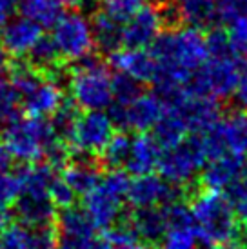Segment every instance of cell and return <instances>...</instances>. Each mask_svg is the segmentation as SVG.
Here are the masks:
<instances>
[{"instance_id":"obj_2","label":"cell","mask_w":247,"mask_h":249,"mask_svg":"<svg viewBox=\"0 0 247 249\" xmlns=\"http://www.w3.org/2000/svg\"><path fill=\"white\" fill-rule=\"evenodd\" d=\"M193 226L198 242L207 248H220L238 242L242 236V224L236 216L227 193L218 189H202L189 204Z\"/></svg>"},{"instance_id":"obj_17","label":"cell","mask_w":247,"mask_h":249,"mask_svg":"<svg viewBox=\"0 0 247 249\" xmlns=\"http://www.w3.org/2000/svg\"><path fill=\"white\" fill-rule=\"evenodd\" d=\"M196 29H209L218 24V0H173L167 17Z\"/></svg>"},{"instance_id":"obj_40","label":"cell","mask_w":247,"mask_h":249,"mask_svg":"<svg viewBox=\"0 0 247 249\" xmlns=\"http://www.w3.org/2000/svg\"><path fill=\"white\" fill-rule=\"evenodd\" d=\"M17 11V0H0V24H6Z\"/></svg>"},{"instance_id":"obj_32","label":"cell","mask_w":247,"mask_h":249,"mask_svg":"<svg viewBox=\"0 0 247 249\" xmlns=\"http://www.w3.org/2000/svg\"><path fill=\"white\" fill-rule=\"evenodd\" d=\"M58 229L56 222L28 228V249H56Z\"/></svg>"},{"instance_id":"obj_23","label":"cell","mask_w":247,"mask_h":249,"mask_svg":"<svg viewBox=\"0 0 247 249\" xmlns=\"http://www.w3.org/2000/svg\"><path fill=\"white\" fill-rule=\"evenodd\" d=\"M56 229L58 236H71V238H91L95 236L96 226L86 213L84 208L69 206V208L56 211Z\"/></svg>"},{"instance_id":"obj_19","label":"cell","mask_w":247,"mask_h":249,"mask_svg":"<svg viewBox=\"0 0 247 249\" xmlns=\"http://www.w3.org/2000/svg\"><path fill=\"white\" fill-rule=\"evenodd\" d=\"M40 35L42 28L36 22L20 17L6 22L4 29L0 31V42L11 56H24Z\"/></svg>"},{"instance_id":"obj_14","label":"cell","mask_w":247,"mask_h":249,"mask_svg":"<svg viewBox=\"0 0 247 249\" xmlns=\"http://www.w3.org/2000/svg\"><path fill=\"white\" fill-rule=\"evenodd\" d=\"M11 214L15 222L26 228L56 222V208L49 198L48 191L40 189H20L11 204Z\"/></svg>"},{"instance_id":"obj_13","label":"cell","mask_w":247,"mask_h":249,"mask_svg":"<svg viewBox=\"0 0 247 249\" xmlns=\"http://www.w3.org/2000/svg\"><path fill=\"white\" fill-rule=\"evenodd\" d=\"M176 198H182V191L178 189V186L169 184L167 180L153 173L137 175V178L129 182L127 195H125V200L135 209L165 206Z\"/></svg>"},{"instance_id":"obj_43","label":"cell","mask_w":247,"mask_h":249,"mask_svg":"<svg viewBox=\"0 0 247 249\" xmlns=\"http://www.w3.org/2000/svg\"><path fill=\"white\" fill-rule=\"evenodd\" d=\"M115 249H151V248H149V244L140 242V240H133V242L118 246V248H115Z\"/></svg>"},{"instance_id":"obj_27","label":"cell","mask_w":247,"mask_h":249,"mask_svg":"<svg viewBox=\"0 0 247 249\" xmlns=\"http://www.w3.org/2000/svg\"><path fill=\"white\" fill-rule=\"evenodd\" d=\"M78 115H80V107L75 104V100L69 95H66L64 100L60 102V106L49 115L51 117L49 124H51V129H53L56 139H60L62 142L71 145V137H73V131H75Z\"/></svg>"},{"instance_id":"obj_25","label":"cell","mask_w":247,"mask_h":249,"mask_svg":"<svg viewBox=\"0 0 247 249\" xmlns=\"http://www.w3.org/2000/svg\"><path fill=\"white\" fill-rule=\"evenodd\" d=\"M68 0H22L20 11L40 28H53L66 13Z\"/></svg>"},{"instance_id":"obj_8","label":"cell","mask_w":247,"mask_h":249,"mask_svg":"<svg viewBox=\"0 0 247 249\" xmlns=\"http://www.w3.org/2000/svg\"><path fill=\"white\" fill-rule=\"evenodd\" d=\"M206 159H214L222 155L247 157V115L231 113L220 117L209 129L200 133Z\"/></svg>"},{"instance_id":"obj_39","label":"cell","mask_w":247,"mask_h":249,"mask_svg":"<svg viewBox=\"0 0 247 249\" xmlns=\"http://www.w3.org/2000/svg\"><path fill=\"white\" fill-rule=\"evenodd\" d=\"M233 93H234V98H236L238 106H240L242 109L247 111V73L246 75H240V80H238Z\"/></svg>"},{"instance_id":"obj_20","label":"cell","mask_w":247,"mask_h":249,"mask_svg":"<svg viewBox=\"0 0 247 249\" xmlns=\"http://www.w3.org/2000/svg\"><path fill=\"white\" fill-rule=\"evenodd\" d=\"M66 93L56 84L49 82L48 78H42L33 89L20 97L22 115L28 117H49L60 106Z\"/></svg>"},{"instance_id":"obj_31","label":"cell","mask_w":247,"mask_h":249,"mask_svg":"<svg viewBox=\"0 0 247 249\" xmlns=\"http://www.w3.org/2000/svg\"><path fill=\"white\" fill-rule=\"evenodd\" d=\"M226 35L231 55L242 64V68H247V18L229 24V31Z\"/></svg>"},{"instance_id":"obj_34","label":"cell","mask_w":247,"mask_h":249,"mask_svg":"<svg viewBox=\"0 0 247 249\" xmlns=\"http://www.w3.org/2000/svg\"><path fill=\"white\" fill-rule=\"evenodd\" d=\"M111 91H113V102H117V104H125L137 97L138 93H142L140 82L129 78L127 75H122V73L111 76Z\"/></svg>"},{"instance_id":"obj_26","label":"cell","mask_w":247,"mask_h":249,"mask_svg":"<svg viewBox=\"0 0 247 249\" xmlns=\"http://www.w3.org/2000/svg\"><path fill=\"white\" fill-rule=\"evenodd\" d=\"M187 133L189 131L182 122V118L169 109H164L162 117L153 125V139L160 149H165V147H171V145L182 142L187 137Z\"/></svg>"},{"instance_id":"obj_12","label":"cell","mask_w":247,"mask_h":249,"mask_svg":"<svg viewBox=\"0 0 247 249\" xmlns=\"http://www.w3.org/2000/svg\"><path fill=\"white\" fill-rule=\"evenodd\" d=\"M113 122L109 115L102 111H88L80 113L75 124V131L71 137V149L73 153H82L96 157L102 153L104 145L113 135Z\"/></svg>"},{"instance_id":"obj_3","label":"cell","mask_w":247,"mask_h":249,"mask_svg":"<svg viewBox=\"0 0 247 249\" xmlns=\"http://www.w3.org/2000/svg\"><path fill=\"white\" fill-rule=\"evenodd\" d=\"M69 97L80 109L102 111L113 102L111 75L102 56L91 51L88 55L68 62Z\"/></svg>"},{"instance_id":"obj_6","label":"cell","mask_w":247,"mask_h":249,"mask_svg":"<svg viewBox=\"0 0 247 249\" xmlns=\"http://www.w3.org/2000/svg\"><path fill=\"white\" fill-rule=\"evenodd\" d=\"M206 151L200 135L185 137L182 142L160 151L157 169L160 177L175 186H189L206 164Z\"/></svg>"},{"instance_id":"obj_1","label":"cell","mask_w":247,"mask_h":249,"mask_svg":"<svg viewBox=\"0 0 247 249\" xmlns=\"http://www.w3.org/2000/svg\"><path fill=\"white\" fill-rule=\"evenodd\" d=\"M149 48L157 62L153 84L157 86L158 95L185 86L207 60L206 35L202 29L191 26L162 31Z\"/></svg>"},{"instance_id":"obj_10","label":"cell","mask_w":247,"mask_h":249,"mask_svg":"<svg viewBox=\"0 0 247 249\" xmlns=\"http://www.w3.org/2000/svg\"><path fill=\"white\" fill-rule=\"evenodd\" d=\"M53 40L66 62H73L95 49L91 22L82 11H69L53 26Z\"/></svg>"},{"instance_id":"obj_41","label":"cell","mask_w":247,"mask_h":249,"mask_svg":"<svg viewBox=\"0 0 247 249\" xmlns=\"http://www.w3.org/2000/svg\"><path fill=\"white\" fill-rule=\"evenodd\" d=\"M11 162H13V157L7 149V145L4 144V140L0 139V171H7L11 167Z\"/></svg>"},{"instance_id":"obj_45","label":"cell","mask_w":247,"mask_h":249,"mask_svg":"<svg viewBox=\"0 0 247 249\" xmlns=\"http://www.w3.org/2000/svg\"><path fill=\"white\" fill-rule=\"evenodd\" d=\"M95 2H98V0H89V4H91V6H93V4H95Z\"/></svg>"},{"instance_id":"obj_29","label":"cell","mask_w":247,"mask_h":249,"mask_svg":"<svg viewBox=\"0 0 247 249\" xmlns=\"http://www.w3.org/2000/svg\"><path fill=\"white\" fill-rule=\"evenodd\" d=\"M160 249H196L198 236L193 224H176L165 229L160 240Z\"/></svg>"},{"instance_id":"obj_5","label":"cell","mask_w":247,"mask_h":249,"mask_svg":"<svg viewBox=\"0 0 247 249\" xmlns=\"http://www.w3.org/2000/svg\"><path fill=\"white\" fill-rule=\"evenodd\" d=\"M4 144L20 162L40 160L44 151L56 140L51 124L46 117H18L4 125Z\"/></svg>"},{"instance_id":"obj_37","label":"cell","mask_w":247,"mask_h":249,"mask_svg":"<svg viewBox=\"0 0 247 249\" xmlns=\"http://www.w3.org/2000/svg\"><path fill=\"white\" fill-rule=\"evenodd\" d=\"M0 249H28V228L11 222L0 231Z\"/></svg>"},{"instance_id":"obj_9","label":"cell","mask_w":247,"mask_h":249,"mask_svg":"<svg viewBox=\"0 0 247 249\" xmlns=\"http://www.w3.org/2000/svg\"><path fill=\"white\" fill-rule=\"evenodd\" d=\"M162 113L164 102L157 93H138L137 97L125 104L111 102L107 115L113 125H117L122 131L145 133L153 129Z\"/></svg>"},{"instance_id":"obj_30","label":"cell","mask_w":247,"mask_h":249,"mask_svg":"<svg viewBox=\"0 0 247 249\" xmlns=\"http://www.w3.org/2000/svg\"><path fill=\"white\" fill-rule=\"evenodd\" d=\"M22 117L20 97L7 75H0V124H9Z\"/></svg>"},{"instance_id":"obj_36","label":"cell","mask_w":247,"mask_h":249,"mask_svg":"<svg viewBox=\"0 0 247 249\" xmlns=\"http://www.w3.org/2000/svg\"><path fill=\"white\" fill-rule=\"evenodd\" d=\"M48 195L49 198H51V202H53V206L56 208V211L73 206L76 200V193L69 187V184L62 178L60 175H56L55 178H53V182L49 184Z\"/></svg>"},{"instance_id":"obj_38","label":"cell","mask_w":247,"mask_h":249,"mask_svg":"<svg viewBox=\"0 0 247 249\" xmlns=\"http://www.w3.org/2000/svg\"><path fill=\"white\" fill-rule=\"evenodd\" d=\"M247 18V0H218V22L233 24Z\"/></svg>"},{"instance_id":"obj_35","label":"cell","mask_w":247,"mask_h":249,"mask_svg":"<svg viewBox=\"0 0 247 249\" xmlns=\"http://www.w3.org/2000/svg\"><path fill=\"white\" fill-rule=\"evenodd\" d=\"M149 0H104L102 11L109 15L111 18L124 24L129 17L137 13L142 6H145Z\"/></svg>"},{"instance_id":"obj_21","label":"cell","mask_w":247,"mask_h":249,"mask_svg":"<svg viewBox=\"0 0 247 249\" xmlns=\"http://www.w3.org/2000/svg\"><path fill=\"white\" fill-rule=\"evenodd\" d=\"M127 222L135 229L138 240L145 244H158L167 229V216L164 206L138 208L131 214Z\"/></svg>"},{"instance_id":"obj_7","label":"cell","mask_w":247,"mask_h":249,"mask_svg":"<svg viewBox=\"0 0 247 249\" xmlns=\"http://www.w3.org/2000/svg\"><path fill=\"white\" fill-rule=\"evenodd\" d=\"M242 75V64L231 53L207 56V60L189 78L187 88L200 95L227 98L233 95Z\"/></svg>"},{"instance_id":"obj_28","label":"cell","mask_w":247,"mask_h":249,"mask_svg":"<svg viewBox=\"0 0 247 249\" xmlns=\"http://www.w3.org/2000/svg\"><path fill=\"white\" fill-rule=\"evenodd\" d=\"M131 149V137L127 131H120L111 135V139L107 140V144L104 145L102 153L98 155V162L107 169H122L127 162Z\"/></svg>"},{"instance_id":"obj_4","label":"cell","mask_w":247,"mask_h":249,"mask_svg":"<svg viewBox=\"0 0 247 249\" xmlns=\"http://www.w3.org/2000/svg\"><path fill=\"white\" fill-rule=\"evenodd\" d=\"M131 178L122 169H109L107 173L100 177L89 193L84 198V209L89 214V218L96 226V229H107L120 220L122 204L127 195Z\"/></svg>"},{"instance_id":"obj_11","label":"cell","mask_w":247,"mask_h":249,"mask_svg":"<svg viewBox=\"0 0 247 249\" xmlns=\"http://www.w3.org/2000/svg\"><path fill=\"white\" fill-rule=\"evenodd\" d=\"M165 20L167 9H164L160 2L149 0L122 24V46L147 49L164 31Z\"/></svg>"},{"instance_id":"obj_16","label":"cell","mask_w":247,"mask_h":249,"mask_svg":"<svg viewBox=\"0 0 247 249\" xmlns=\"http://www.w3.org/2000/svg\"><path fill=\"white\" fill-rule=\"evenodd\" d=\"M60 177L69 184V187L76 193V196H84L100 182L102 164L96 157L73 153L66 167L60 171Z\"/></svg>"},{"instance_id":"obj_42","label":"cell","mask_w":247,"mask_h":249,"mask_svg":"<svg viewBox=\"0 0 247 249\" xmlns=\"http://www.w3.org/2000/svg\"><path fill=\"white\" fill-rule=\"evenodd\" d=\"M9 58H11V55H9L6 49L2 48V44H0V73H6Z\"/></svg>"},{"instance_id":"obj_24","label":"cell","mask_w":247,"mask_h":249,"mask_svg":"<svg viewBox=\"0 0 247 249\" xmlns=\"http://www.w3.org/2000/svg\"><path fill=\"white\" fill-rule=\"evenodd\" d=\"M91 33L95 48L102 53H113L122 46V24L98 9L91 20Z\"/></svg>"},{"instance_id":"obj_18","label":"cell","mask_w":247,"mask_h":249,"mask_svg":"<svg viewBox=\"0 0 247 249\" xmlns=\"http://www.w3.org/2000/svg\"><path fill=\"white\" fill-rule=\"evenodd\" d=\"M244 169V159L233 157V155H222L214 159H207L202 166L200 184L206 189H218L227 191L229 186L240 177Z\"/></svg>"},{"instance_id":"obj_22","label":"cell","mask_w":247,"mask_h":249,"mask_svg":"<svg viewBox=\"0 0 247 249\" xmlns=\"http://www.w3.org/2000/svg\"><path fill=\"white\" fill-rule=\"evenodd\" d=\"M160 151L162 149L155 142L153 135H147V131L138 133L135 139H131L129 157H127V162H125L124 167L135 177L137 175L153 173V169H157Z\"/></svg>"},{"instance_id":"obj_33","label":"cell","mask_w":247,"mask_h":249,"mask_svg":"<svg viewBox=\"0 0 247 249\" xmlns=\"http://www.w3.org/2000/svg\"><path fill=\"white\" fill-rule=\"evenodd\" d=\"M227 196L233 204L236 216L240 218V222L247 224V164H244L240 177L229 186Z\"/></svg>"},{"instance_id":"obj_15","label":"cell","mask_w":247,"mask_h":249,"mask_svg":"<svg viewBox=\"0 0 247 249\" xmlns=\"http://www.w3.org/2000/svg\"><path fill=\"white\" fill-rule=\"evenodd\" d=\"M109 64L117 73L127 75L129 78L140 84H147L155 80L157 75V62L151 51L145 48H124L115 49L109 53Z\"/></svg>"},{"instance_id":"obj_44","label":"cell","mask_w":247,"mask_h":249,"mask_svg":"<svg viewBox=\"0 0 247 249\" xmlns=\"http://www.w3.org/2000/svg\"><path fill=\"white\" fill-rule=\"evenodd\" d=\"M213 249H244L242 246H238V242L227 244V246H220V248H213Z\"/></svg>"}]
</instances>
